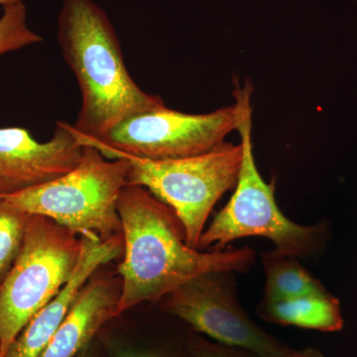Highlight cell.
Segmentation results:
<instances>
[{
  "label": "cell",
  "mask_w": 357,
  "mask_h": 357,
  "mask_svg": "<svg viewBox=\"0 0 357 357\" xmlns=\"http://www.w3.org/2000/svg\"><path fill=\"white\" fill-rule=\"evenodd\" d=\"M117 208L124 245L117 268L119 316L142 303L163 299L201 275L244 272L255 261V251L248 248L204 252L190 246L173 208L145 188H124Z\"/></svg>",
  "instance_id": "6da1fadb"
},
{
  "label": "cell",
  "mask_w": 357,
  "mask_h": 357,
  "mask_svg": "<svg viewBox=\"0 0 357 357\" xmlns=\"http://www.w3.org/2000/svg\"><path fill=\"white\" fill-rule=\"evenodd\" d=\"M57 35L81 91L82 107L73 124L79 140L100 139L129 117L165 105L133 81L114 25L93 0H63Z\"/></svg>",
  "instance_id": "7a4b0ae2"
},
{
  "label": "cell",
  "mask_w": 357,
  "mask_h": 357,
  "mask_svg": "<svg viewBox=\"0 0 357 357\" xmlns=\"http://www.w3.org/2000/svg\"><path fill=\"white\" fill-rule=\"evenodd\" d=\"M252 86H237L234 98L241 105V134L243 163L234 192L199 238V250H225L227 244L243 237L260 236L274 243L275 255L305 258L319 250L326 237V225H298L289 220L276 203L274 183L265 182L253 154Z\"/></svg>",
  "instance_id": "3957f363"
},
{
  "label": "cell",
  "mask_w": 357,
  "mask_h": 357,
  "mask_svg": "<svg viewBox=\"0 0 357 357\" xmlns=\"http://www.w3.org/2000/svg\"><path fill=\"white\" fill-rule=\"evenodd\" d=\"M129 164L109 159L84 145L81 161L70 172L0 199L29 215L46 217L79 236L107 241L122 234L119 198L128 185Z\"/></svg>",
  "instance_id": "277c9868"
},
{
  "label": "cell",
  "mask_w": 357,
  "mask_h": 357,
  "mask_svg": "<svg viewBox=\"0 0 357 357\" xmlns=\"http://www.w3.org/2000/svg\"><path fill=\"white\" fill-rule=\"evenodd\" d=\"M81 249V236L50 218L30 215L20 255L0 285L1 357L30 319L69 282Z\"/></svg>",
  "instance_id": "5b68a950"
},
{
  "label": "cell",
  "mask_w": 357,
  "mask_h": 357,
  "mask_svg": "<svg viewBox=\"0 0 357 357\" xmlns=\"http://www.w3.org/2000/svg\"><path fill=\"white\" fill-rule=\"evenodd\" d=\"M119 158L128 160V185L145 188L172 208L184 227L188 244L198 249L213 206L236 188L243 146L223 142L206 153L185 158Z\"/></svg>",
  "instance_id": "8992f818"
},
{
  "label": "cell",
  "mask_w": 357,
  "mask_h": 357,
  "mask_svg": "<svg viewBox=\"0 0 357 357\" xmlns=\"http://www.w3.org/2000/svg\"><path fill=\"white\" fill-rule=\"evenodd\" d=\"M241 119V105L236 98L234 105L204 114H184L164 105L129 117L100 139L79 141L109 159L185 158L220 146L236 130Z\"/></svg>",
  "instance_id": "52a82bcc"
},
{
  "label": "cell",
  "mask_w": 357,
  "mask_h": 357,
  "mask_svg": "<svg viewBox=\"0 0 357 357\" xmlns=\"http://www.w3.org/2000/svg\"><path fill=\"white\" fill-rule=\"evenodd\" d=\"M234 272L201 275L163 298V309L211 340L264 357H284L290 347L255 324L237 299Z\"/></svg>",
  "instance_id": "ba28073f"
},
{
  "label": "cell",
  "mask_w": 357,
  "mask_h": 357,
  "mask_svg": "<svg viewBox=\"0 0 357 357\" xmlns=\"http://www.w3.org/2000/svg\"><path fill=\"white\" fill-rule=\"evenodd\" d=\"M83 152L73 126L65 121L57 122L46 142L24 128H0V196L65 175L79 163Z\"/></svg>",
  "instance_id": "9c48e42d"
},
{
  "label": "cell",
  "mask_w": 357,
  "mask_h": 357,
  "mask_svg": "<svg viewBox=\"0 0 357 357\" xmlns=\"http://www.w3.org/2000/svg\"><path fill=\"white\" fill-rule=\"evenodd\" d=\"M81 238V255L74 274L60 293L30 319L9 347L6 357L41 356L84 284L103 265L123 255L122 234L107 241L93 236Z\"/></svg>",
  "instance_id": "30bf717a"
},
{
  "label": "cell",
  "mask_w": 357,
  "mask_h": 357,
  "mask_svg": "<svg viewBox=\"0 0 357 357\" xmlns=\"http://www.w3.org/2000/svg\"><path fill=\"white\" fill-rule=\"evenodd\" d=\"M98 272L77 294L64 321L40 357L79 356L89 349L91 340L107 321L119 317L121 278Z\"/></svg>",
  "instance_id": "8fae6325"
},
{
  "label": "cell",
  "mask_w": 357,
  "mask_h": 357,
  "mask_svg": "<svg viewBox=\"0 0 357 357\" xmlns=\"http://www.w3.org/2000/svg\"><path fill=\"white\" fill-rule=\"evenodd\" d=\"M257 312L268 323L319 332H340L344 324L340 302L328 291L293 299L262 301Z\"/></svg>",
  "instance_id": "7c38bea8"
},
{
  "label": "cell",
  "mask_w": 357,
  "mask_h": 357,
  "mask_svg": "<svg viewBox=\"0 0 357 357\" xmlns=\"http://www.w3.org/2000/svg\"><path fill=\"white\" fill-rule=\"evenodd\" d=\"M262 264L266 277L263 301L293 299L326 291L298 258L275 255L271 251L262 255Z\"/></svg>",
  "instance_id": "4fadbf2b"
},
{
  "label": "cell",
  "mask_w": 357,
  "mask_h": 357,
  "mask_svg": "<svg viewBox=\"0 0 357 357\" xmlns=\"http://www.w3.org/2000/svg\"><path fill=\"white\" fill-rule=\"evenodd\" d=\"M29 218V213L0 199V285L20 255Z\"/></svg>",
  "instance_id": "5bb4252c"
},
{
  "label": "cell",
  "mask_w": 357,
  "mask_h": 357,
  "mask_svg": "<svg viewBox=\"0 0 357 357\" xmlns=\"http://www.w3.org/2000/svg\"><path fill=\"white\" fill-rule=\"evenodd\" d=\"M42 40L43 38L28 26L24 3L3 7V13L0 17V57L38 44Z\"/></svg>",
  "instance_id": "9a60e30c"
},
{
  "label": "cell",
  "mask_w": 357,
  "mask_h": 357,
  "mask_svg": "<svg viewBox=\"0 0 357 357\" xmlns=\"http://www.w3.org/2000/svg\"><path fill=\"white\" fill-rule=\"evenodd\" d=\"M187 344L192 357H264L243 347L220 344L201 335L190 338Z\"/></svg>",
  "instance_id": "2e32d148"
},
{
  "label": "cell",
  "mask_w": 357,
  "mask_h": 357,
  "mask_svg": "<svg viewBox=\"0 0 357 357\" xmlns=\"http://www.w3.org/2000/svg\"><path fill=\"white\" fill-rule=\"evenodd\" d=\"M116 357H178L169 352L154 351V349H138V351H121Z\"/></svg>",
  "instance_id": "e0dca14e"
},
{
  "label": "cell",
  "mask_w": 357,
  "mask_h": 357,
  "mask_svg": "<svg viewBox=\"0 0 357 357\" xmlns=\"http://www.w3.org/2000/svg\"><path fill=\"white\" fill-rule=\"evenodd\" d=\"M284 357H324L319 349L314 347H307L304 349H292L284 356Z\"/></svg>",
  "instance_id": "ac0fdd59"
},
{
  "label": "cell",
  "mask_w": 357,
  "mask_h": 357,
  "mask_svg": "<svg viewBox=\"0 0 357 357\" xmlns=\"http://www.w3.org/2000/svg\"><path fill=\"white\" fill-rule=\"evenodd\" d=\"M17 3H24V0H0V6L3 7Z\"/></svg>",
  "instance_id": "d6986e66"
},
{
  "label": "cell",
  "mask_w": 357,
  "mask_h": 357,
  "mask_svg": "<svg viewBox=\"0 0 357 357\" xmlns=\"http://www.w3.org/2000/svg\"><path fill=\"white\" fill-rule=\"evenodd\" d=\"M89 349H84V351H82L81 354H79V356H77L76 357H91L89 354Z\"/></svg>",
  "instance_id": "ffe728a7"
},
{
  "label": "cell",
  "mask_w": 357,
  "mask_h": 357,
  "mask_svg": "<svg viewBox=\"0 0 357 357\" xmlns=\"http://www.w3.org/2000/svg\"><path fill=\"white\" fill-rule=\"evenodd\" d=\"M0 357H1V354H0Z\"/></svg>",
  "instance_id": "44dd1931"
}]
</instances>
